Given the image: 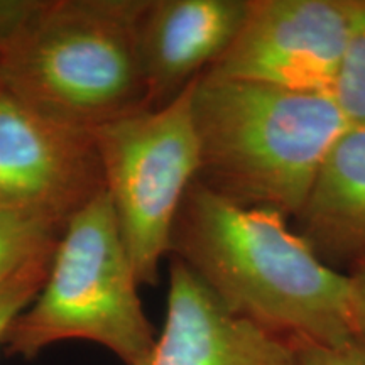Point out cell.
I'll return each instance as SVG.
<instances>
[{
	"label": "cell",
	"instance_id": "cell-1",
	"mask_svg": "<svg viewBox=\"0 0 365 365\" xmlns=\"http://www.w3.org/2000/svg\"><path fill=\"white\" fill-rule=\"evenodd\" d=\"M170 257L232 313L293 346L357 339L346 274L323 262L281 213L242 207L196 180L178 213Z\"/></svg>",
	"mask_w": 365,
	"mask_h": 365
},
{
	"label": "cell",
	"instance_id": "cell-2",
	"mask_svg": "<svg viewBox=\"0 0 365 365\" xmlns=\"http://www.w3.org/2000/svg\"><path fill=\"white\" fill-rule=\"evenodd\" d=\"M148 0H0V88L93 130L148 107L137 22Z\"/></svg>",
	"mask_w": 365,
	"mask_h": 365
},
{
	"label": "cell",
	"instance_id": "cell-3",
	"mask_svg": "<svg viewBox=\"0 0 365 365\" xmlns=\"http://www.w3.org/2000/svg\"><path fill=\"white\" fill-rule=\"evenodd\" d=\"M193 117L198 181L237 205L291 222L350 129L331 95L205 75L195 83Z\"/></svg>",
	"mask_w": 365,
	"mask_h": 365
},
{
	"label": "cell",
	"instance_id": "cell-4",
	"mask_svg": "<svg viewBox=\"0 0 365 365\" xmlns=\"http://www.w3.org/2000/svg\"><path fill=\"white\" fill-rule=\"evenodd\" d=\"M139 287L102 191L68 220L38 296L14 319L2 346L7 355L33 360L59 341L85 340L137 365L156 340Z\"/></svg>",
	"mask_w": 365,
	"mask_h": 365
},
{
	"label": "cell",
	"instance_id": "cell-5",
	"mask_svg": "<svg viewBox=\"0 0 365 365\" xmlns=\"http://www.w3.org/2000/svg\"><path fill=\"white\" fill-rule=\"evenodd\" d=\"M195 83L163 107L91 130L105 193L140 286L158 284L161 262L171 254L178 213L198 180Z\"/></svg>",
	"mask_w": 365,
	"mask_h": 365
},
{
	"label": "cell",
	"instance_id": "cell-6",
	"mask_svg": "<svg viewBox=\"0 0 365 365\" xmlns=\"http://www.w3.org/2000/svg\"><path fill=\"white\" fill-rule=\"evenodd\" d=\"M362 0H249L227 53L205 76L333 97Z\"/></svg>",
	"mask_w": 365,
	"mask_h": 365
},
{
	"label": "cell",
	"instance_id": "cell-7",
	"mask_svg": "<svg viewBox=\"0 0 365 365\" xmlns=\"http://www.w3.org/2000/svg\"><path fill=\"white\" fill-rule=\"evenodd\" d=\"M102 191L91 130L41 115L0 88V203L65 228Z\"/></svg>",
	"mask_w": 365,
	"mask_h": 365
},
{
	"label": "cell",
	"instance_id": "cell-8",
	"mask_svg": "<svg viewBox=\"0 0 365 365\" xmlns=\"http://www.w3.org/2000/svg\"><path fill=\"white\" fill-rule=\"evenodd\" d=\"M137 365H299L289 341L232 313L180 259L170 257L166 319Z\"/></svg>",
	"mask_w": 365,
	"mask_h": 365
},
{
	"label": "cell",
	"instance_id": "cell-9",
	"mask_svg": "<svg viewBox=\"0 0 365 365\" xmlns=\"http://www.w3.org/2000/svg\"><path fill=\"white\" fill-rule=\"evenodd\" d=\"M247 11L249 0H148L137 22L148 107L170 103L215 65Z\"/></svg>",
	"mask_w": 365,
	"mask_h": 365
},
{
	"label": "cell",
	"instance_id": "cell-10",
	"mask_svg": "<svg viewBox=\"0 0 365 365\" xmlns=\"http://www.w3.org/2000/svg\"><path fill=\"white\" fill-rule=\"evenodd\" d=\"M291 223L336 271L345 274L365 257V127L341 135Z\"/></svg>",
	"mask_w": 365,
	"mask_h": 365
},
{
	"label": "cell",
	"instance_id": "cell-11",
	"mask_svg": "<svg viewBox=\"0 0 365 365\" xmlns=\"http://www.w3.org/2000/svg\"><path fill=\"white\" fill-rule=\"evenodd\" d=\"M65 228L0 203V282L53 254Z\"/></svg>",
	"mask_w": 365,
	"mask_h": 365
},
{
	"label": "cell",
	"instance_id": "cell-12",
	"mask_svg": "<svg viewBox=\"0 0 365 365\" xmlns=\"http://www.w3.org/2000/svg\"><path fill=\"white\" fill-rule=\"evenodd\" d=\"M333 98L350 127H365V0L341 58Z\"/></svg>",
	"mask_w": 365,
	"mask_h": 365
},
{
	"label": "cell",
	"instance_id": "cell-13",
	"mask_svg": "<svg viewBox=\"0 0 365 365\" xmlns=\"http://www.w3.org/2000/svg\"><path fill=\"white\" fill-rule=\"evenodd\" d=\"M54 252V250H53ZM51 255L31 262L9 279L0 282V345L12 322L33 303L48 276Z\"/></svg>",
	"mask_w": 365,
	"mask_h": 365
},
{
	"label": "cell",
	"instance_id": "cell-14",
	"mask_svg": "<svg viewBox=\"0 0 365 365\" xmlns=\"http://www.w3.org/2000/svg\"><path fill=\"white\" fill-rule=\"evenodd\" d=\"M299 365H365V340L354 339L341 345L294 346Z\"/></svg>",
	"mask_w": 365,
	"mask_h": 365
},
{
	"label": "cell",
	"instance_id": "cell-15",
	"mask_svg": "<svg viewBox=\"0 0 365 365\" xmlns=\"http://www.w3.org/2000/svg\"><path fill=\"white\" fill-rule=\"evenodd\" d=\"M345 274L349 279L355 333L359 339L365 340V257L355 262Z\"/></svg>",
	"mask_w": 365,
	"mask_h": 365
}]
</instances>
